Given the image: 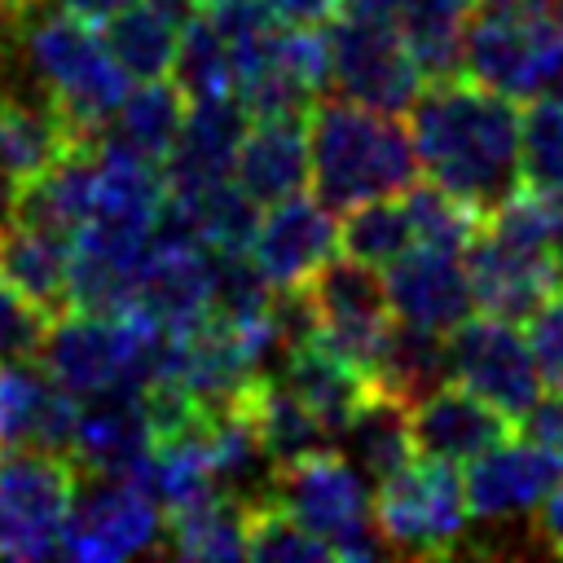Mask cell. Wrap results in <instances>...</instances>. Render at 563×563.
I'll return each mask as SVG.
<instances>
[{"label": "cell", "instance_id": "20", "mask_svg": "<svg viewBox=\"0 0 563 563\" xmlns=\"http://www.w3.org/2000/svg\"><path fill=\"white\" fill-rule=\"evenodd\" d=\"M150 449H154V427L141 391H101L79 405L70 435V457L79 462V471L128 475Z\"/></svg>", "mask_w": 563, "mask_h": 563}, {"label": "cell", "instance_id": "3", "mask_svg": "<svg viewBox=\"0 0 563 563\" xmlns=\"http://www.w3.org/2000/svg\"><path fill=\"white\" fill-rule=\"evenodd\" d=\"M22 57L40 88L62 106V114L84 132L97 136V128L119 110L132 79L110 57L106 40L75 13H31L22 26Z\"/></svg>", "mask_w": 563, "mask_h": 563}, {"label": "cell", "instance_id": "16", "mask_svg": "<svg viewBox=\"0 0 563 563\" xmlns=\"http://www.w3.org/2000/svg\"><path fill=\"white\" fill-rule=\"evenodd\" d=\"M79 405L44 361L0 365V449L70 453Z\"/></svg>", "mask_w": 563, "mask_h": 563}, {"label": "cell", "instance_id": "8", "mask_svg": "<svg viewBox=\"0 0 563 563\" xmlns=\"http://www.w3.org/2000/svg\"><path fill=\"white\" fill-rule=\"evenodd\" d=\"M563 62V31L554 18H519V13H471L462 40V70L466 79L532 101L545 97L554 70Z\"/></svg>", "mask_w": 563, "mask_h": 563}, {"label": "cell", "instance_id": "36", "mask_svg": "<svg viewBox=\"0 0 563 563\" xmlns=\"http://www.w3.org/2000/svg\"><path fill=\"white\" fill-rule=\"evenodd\" d=\"M246 559H277V563H325L334 550L312 537L290 510L277 501H255L246 515Z\"/></svg>", "mask_w": 563, "mask_h": 563}, {"label": "cell", "instance_id": "30", "mask_svg": "<svg viewBox=\"0 0 563 563\" xmlns=\"http://www.w3.org/2000/svg\"><path fill=\"white\" fill-rule=\"evenodd\" d=\"M449 378H453L449 334L396 317L391 330H387V339H383V347H378V356H374L369 383H378V387L396 391L400 400L418 405L422 396H431Z\"/></svg>", "mask_w": 563, "mask_h": 563}, {"label": "cell", "instance_id": "9", "mask_svg": "<svg viewBox=\"0 0 563 563\" xmlns=\"http://www.w3.org/2000/svg\"><path fill=\"white\" fill-rule=\"evenodd\" d=\"M330 40V88L334 97L378 106V110H409L422 92V70L413 66L396 18H334L325 26Z\"/></svg>", "mask_w": 563, "mask_h": 563}, {"label": "cell", "instance_id": "5", "mask_svg": "<svg viewBox=\"0 0 563 563\" xmlns=\"http://www.w3.org/2000/svg\"><path fill=\"white\" fill-rule=\"evenodd\" d=\"M374 519L391 554H422L440 559L466 545L471 532V506L466 488L453 475L449 462L422 457L405 462L374 488Z\"/></svg>", "mask_w": 563, "mask_h": 563}, {"label": "cell", "instance_id": "23", "mask_svg": "<svg viewBox=\"0 0 563 563\" xmlns=\"http://www.w3.org/2000/svg\"><path fill=\"white\" fill-rule=\"evenodd\" d=\"M185 110H189V97L176 84L141 79V84L128 88L119 110L97 128L92 145L106 150V154H128V158L163 167L172 145H176V136H180Z\"/></svg>", "mask_w": 563, "mask_h": 563}, {"label": "cell", "instance_id": "6", "mask_svg": "<svg viewBox=\"0 0 563 563\" xmlns=\"http://www.w3.org/2000/svg\"><path fill=\"white\" fill-rule=\"evenodd\" d=\"M79 462L44 449H0V559L62 554Z\"/></svg>", "mask_w": 563, "mask_h": 563}, {"label": "cell", "instance_id": "39", "mask_svg": "<svg viewBox=\"0 0 563 563\" xmlns=\"http://www.w3.org/2000/svg\"><path fill=\"white\" fill-rule=\"evenodd\" d=\"M523 325H528V347L545 391H563V295L545 299Z\"/></svg>", "mask_w": 563, "mask_h": 563}, {"label": "cell", "instance_id": "33", "mask_svg": "<svg viewBox=\"0 0 563 563\" xmlns=\"http://www.w3.org/2000/svg\"><path fill=\"white\" fill-rule=\"evenodd\" d=\"M172 84L198 101V97H224L238 92V62H233V44L211 26V18L202 9H194L180 26L176 40V57H172Z\"/></svg>", "mask_w": 563, "mask_h": 563}, {"label": "cell", "instance_id": "21", "mask_svg": "<svg viewBox=\"0 0 563 563\" xmlns=\"http://www.w3.org/2000/svg\"><path fill=\"white\" fill-rule=\"evenodd\" d=\"M92 145L48 92H0V167L22 185L70 150Z\"/></svg>", "mask_w": 563, "mask_h": 563}, {"label": "cell", "instance_id": "15", "mask_svg": "<svg viewBox=\"0 0 563 563\" xmlns=\"http://www.w3.org/2000/svg\"><path fill=\"white\" fill-rule=\"evenodd\" d=\"M339 246V224L334 211L312 194H290L273 207L260 211L255 238H251V260L255 268L277 286H303Z\"/></svg>", "mask_w": 563, "mask_h": 563}, {"label": "cell", "instance_id": "32", "mask_svg": "<svg viewBox=\"0 0 563 563\" xmlns=\"http://www.w3.org/2000/svg\"><path fill=\"white\" fill-rule=\"evenodd\" d=\"M471 13L475 0H400L396 26L413 66L422 70V84L462 75V40Z\"/></svg>", "mask_w": 563, "mask_h": 563}, {"label": "cell", "instance_id": "25", "mask_svg": "<svg viewBox=\"0 0 563 563\" xmlns=\"http://www.w3.org/2000/svg\"><path fill=\"white\" fill-rule=\"evenodd\" d=\"M97 180H101V154L97 145H79L48 172L18 185L13 220L75 238L97 207Z\"/></svg>", "mask_w": 563, "mask_h": 563}, {"label": "cell", "instance_id": "12", "mask_svg": "<svg viewBox=\"0 0 563 563\" xmlns=\"http://www.w3.org/2000/svg\"><path fill=\"white\" fill-rule=\"evenodd\" d=\"M449 361H453V378L466 383L471 391H479L484 400H493L506 418H523L537 396L545 391L532 347L519 334L515 321L501 317H466L457 330H449Z\"/></svg>", "mask_w": 563, "mask_h": 563}, {"label": "cell", "instance_id": "34", "mask_svg": "<svg viewBox=\"0 0 563 563\" xmlns=\"http://www.w3.org/2000/svg\"><path fill=\"white\" fill-rule=\"evenodd\" d=\"M409 246H418V229H413V211L400 194L369 198V202L352 207L347 220L339 224V251L356 255L365 264H378V268L400 260Z\"/></svg>", "mask_w": 563, "mask_h": 563}, {"label": "cell", "instance_id": "24", "mask_svg": "<svg viewBox=\"0 0 563 563\" xmlns=\"http://www.w3.org/2000/svg\"><path fill=\"white\" fill-rule=\"evenodd\" d=\"M277 378L334 431V444H339V431H343L352 405L369 387V374L356 361H347L334 343H325L321 334H308V339L282 347Z\"/></svg>", "mask_w": 563, "mask_h": 563}, {"label": "cell", "instance_id": "41", "mask_svg": "<svg viewBox=\"0 0 563 563\" xmlns=\"http://www.w3.org/2000/svg\"><path fill=\"white\" fill-rule=\"evenodd\" d=\"M62 13H75V18H84V22H106L110 13H119V9H128L132 0H53Z\"/></svg>", "mask_w": 563, "mask_h": 563}, {"label": "cell", "instance_id": "10", "mask_svg": "<svg viewBox=\"0 0 563 563\" xmlns=\"http://www.w3.org/2000/svg\"><path fill=\"white\" fill-rule=\"evenodd\" d=\"M563 475V457L519 431L466 462V506L471 523L484 532H523L532 541V510ZM537 550V545H532Z\"/></svg>", "mask_w": 563, "mask_h": 563}, {"label": "cell", "instance_id": "18", "mask_svg": "<svg viewBox=\"0 0 563 563\" xmlns=\"http://www.w3.org/2000/svg\"><path fill=\"white\" fill-rule=\"evenodd\" d=\"M409 427H413V449L422 457L457 466L479 457L497 440H506L515 431V418H506L493 400H484L466 383L449 378L444 387H435L409 409Z\"/></svg>", "mask_w": 563, "mask_h": 563}, {"label": "cell", "instance_id": "26", "mask_svg": "<svg viewBox=\"0 0 563 563\" xmlns=\"http://www.w3.org/2000/svg\"><path fill=\"white\" fill-rule=\"evenodd\" d=\"M409 400L396 391L369 383L361 400L352 405L343 431H339V453L378 488L391 471H400L413 457V427H409Z\"/></svg>", "mask_w": 563, "mask_h": 563}, {"label": "cell", "instance_id": "7", "mask_svg": "<svg viewBox=\"0 0 563 563\" xmlns=\"http://www.w3.org/2000/svg\"><path fill=\"white\" fill-rule=\"evenodd\" d=\"M163 519H167L163 506L132 475L84 471L62 532V554L88 563H114L128 554L163 550L158 541L167 532Z\"/></svg>", "mask_w": 563, "mask_h": 563}, {"label": "cell", "instance_id": "37", "mask_svg": "<svg viewBox=\"0 0 563 563\" xmlns=\"http://www.w3.org/2000/svg\"><path fill=\"white\" fill-rule=\"evenodd\" d=\"M523 185L563 194V97H532L523 110Z\"/></svg>", "mask_w": 563, "mask_h": 563}, {"label": "cell", "instance_id": "17", "mask_svg": "<svg viewBox=\"0 0 563 563\" xmlns=\"http://www.w3.org/2000/svg\"><path fill=\"white\" fill-rule=\"evenodd\" d=\"M246 128H251V110L233 92L189 101L180 136H176V145L163 163L167 189L172 194H194V189H207V185L233 176Z\"/></svg>", "mask_w": 563, "mask_h": 563}, {"label": "cell", "instance_id": "38", "mask_svg": "<svg viewBox=\"0 0 563 563\" xmlns=\"http://www.w3.org/2000/svg\"><path fill=\"white\" fill-rule=\"evenodd\" d=\"M53 317L26 299L9 277H0V365L9 361H40Z\"/></svg>", "mask_w": 563, "mask_h": 563}, {"label": "cell", "instance_id": "45", "mask_svg": "<svg viewBox=\"0 0 563 563\" xmlns=\"http://www.w3.org/2000/svg\"><path fill=\"white\" fill-rule=\"evenodd\" d=\"M550 18L559 22V31H563V0H550Z\"/></svg>", "mask_w": 563, "mask_h": 563}, {"label": "cell", "instance_id": "13", "mask_svg": "<svg viewBox=\"0 0 563 563\" xmlns=\"http://www.w3.org/2000/svg\"><path fill=\"white\" fill-rule=\"evenodd\" d=\"M466 273L475 290V308L501 321L523 325L545 299L563 286V251H541L510 242L479 224V233L466 246Z\"/></svg>", "mask_w": 563, "mask_h": 563}, {"label": "cell", "instance_id": "11", "mask_svg": "<svg viewBox=\"0 0 563 563\" xmlns=\"http://www.w3.org/2000/svg\"><path fill=\"white\" fill-rule=\"evenodd\" d=\"M303 290L317 312V334L369 374L391 330V299L378 264H365L356 255H330L303 282Z\"/></svg>", "mask_w": 563, "mask_h": 563}, {"label": "cell", "instance_id": "27", "mask_svg": "<svg viewBox=\"0 0 563 563\" xmlns=\"http://www.w3.org/2000/svg\"><path fill=\"white\" fill-rule=\"evenodd\" d=\"M194 9L198 0H132L101 22V40L132 84L163 79L172 70L180 26Z\"/></svg>", "mask_w": 563, "mask_h": 563}, {"label": "cell", "instance_id": "22", "mask_svg": "<svg viewBox=\"0 0 563 563\" xmlns=\"http://www.w3.org/2000/svg\"><path fill=\"white\" fill-rule=\"evenodd\" d=\"M233 180L260 202L273 207L308 185V114H268L255 119L242 136Z\"/></svg>", "mask_w": 563, "mask_h": 563}, {"label": "cell", "instance_id": "44", "mask_svg": "<svg viewBox=\"0 0 563 563\" xmlns=\"http://www.w3.org/2000/svg\"><path fill=\"white\" fill-rule=\"evenodd\" d=\"M545 97H563V62H559V70H554V79H550Z\"/></svg>", "mask_w": 563, "mask_h": 563}, {"label": "cell", "instance_id": "28", "mask_svg": "<svg viewBox=\"0 0 563 563\" xmlns=\"http://www.w3.org/2000/svg\"><path fill=\"white\" fill-rule=\"evenodd\" d=\"M70 255L75 238L22 220L0 224V277H9L48 317L70 312Z\"/></svg>", "mask_w": 563, "mask_h": 563}, {"label": "cell", "instance_id": "42", "mask_svg": "<svg viewBox=\"0 0 563 563\" xmlns=\"http://www.w3.org/2000/svg\"><path fill=\"white\" fill-rule=\"evenodd\" d=\"M400 0H339V13L352 18H396Z\"/></svg>", "mask_w": 563, "mask_h": 563}, {"label": "cell", "instance_id": "43", "mask_svg": "<svg viewBox=\"0 0 563 563\" xmlns=\"http://www.w3.org/2000/svg\"><path fill=\"white\" fill-rule=\"evenodd\" d=\"M13 202H18V180L0 167V224H9V220H13Z\"/></svg>", "mask_w": 563, "mask_h": 563}, {"label": "cell", "instance_id": "4", "mask_svg": "<svg viewBox=\"0 0 563 563\" xmlns=\"http://www.w3.org/2000/svg\"><path fill=\"white\" fill-rule=\"evenodd\" d=\"M268 501H277L312 537H321L334 550V559L365 563V559L391 554V545L378 532L374 506H369V479L334 449L277 466Z\"/></svg>", "mask_w": 563, "mask_h": 563}, {"label": "cell", "instance_id": "14", "mask_svg": "<svg viewBox=\"0 0 563 563\" xmlns=\"http://www.w3.org/2000/svg\"><path fill=\"white\" fill-rule=\"evenodd\" d=\"M391 317L431 325V330H457L475 312V290L466 273V251L453 246H409L400 260L387 264L383 273Z\"/></svg>", "mask_w": 563, "mask_h": 563}, {"label": "cell", "instance_id": "31", "mask_svg": "<svg viewBox=\"0 0 563 563\" xmlns=\"http://www.w3.org/2000/svg\"><path fill=\"white\" fill-rule=\"evenodd\" d=\"M246 515L251 506L224 488H211L176 510H167V554L180 559H246Z\"/></svg>", "mask_w": 563, "mask_h": 563}, {"label": "cell", "instance_id": "19", "mask_svg": "<svg viewBox=\"0 0 563 563\" xmlns=\"http://www.w3.org/2000/svg\"><path fill=\"white\" fill-rule=\"evenodd\" d=\"M211 277H216V251L211 246H158L136 264L132 277V308L163 330H189L211 312Z\"/></svg>", "mask_w": 563, "mask_h": 563}, {"label": "cell", "instance_id": "2", "mask_svg": "<svg viewBox=\"0 0 563 563\" xmlns=\"http://www.w3.org/2000/svg\"><path fill=\"white\" fill-rule=\"evenodd\" d=\"M413 128L400 114L347 97L312 101L308 110V185L330 211H352L369 198L405 194L418 180Z\"/></svg>", "mask_w": 563, "mask_h": 563}, {"label": "cell", "instance_id": "35", "mask_svg": "<svg viewBox=\"0 0 563 563\" xmlns=\"http://www.w3.org/2000/svg\"><path fill=\"white\" fill-rule=\"evenodd\" d=\"M198 220V233L211 251H246L251 238H255V224H260V202L238 185V180H216L207 189H194V194H180Z\"/></svg>", "mask_w": 563, "mask_h": 563}, {"label": "cell", "instance_id": "40", "mask_svg": "<svg viewBox=\"0 0 563 563\" xmlns=\"http://www.w3.org/2000/svg\"><path fill=\"white\" fill-rule=\"evenodd\" d=\"M273 13L286 26H330L339 18V0H273Z\"/></svg>", "mask_w": 563, "mask_h": 563}, {"label": "cell", "instance_id": "1", "mask_svg": "<svg viewBox=\"0 0 563 563\" xmlns=\"http://www.w3.org/2000/svg\"><path fill=\"white\" fill-rule=\"evenodd\" d=\"M422 172L488 216L523 180V110L475 79H431L409 106Z\"/></svg>", "mask_w": 563, "mask_h": 563}, {"label": "cell", "instance_id": "29", "mask_svg": "<svg viewBox=\"0 0 563 563\" xmlns=\"http://www.w3.org/2000/svg\"><path fill=\"white\" fill-rule=\"evenodd\" d=\"M246 409L255 418V431H260L273 466H290V462L334 449V431L277 374H260L246 387Z\"/></svg>", "mask_w": 563, "mask_h": 563}]
</instances>
